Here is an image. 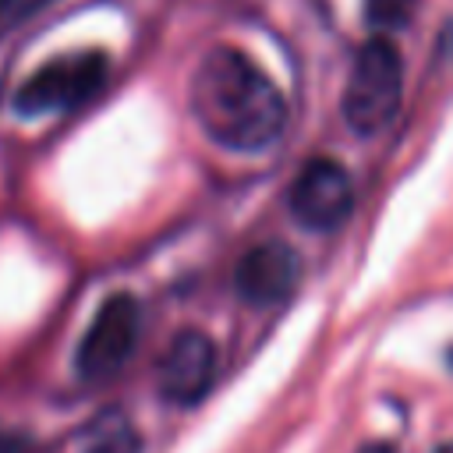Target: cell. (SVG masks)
Returning <instances> with one entry per match:
<instances>
[{
  "instance_id": "7",
  "label": "cell",
  "mask_w": 453,
  "mask_h": 453,
  "mask_svg": "<svg viewBox=\"0 0 453 453\" xmlns=\"http://www.w3.org/2000/svg\"><path fill=\"white\" fill-rule=\"evenodd\" d=\"M301 280V255L283 241H265L251 248L234 273V287L251 304H280L294 294Z\"/></svg>"
},
{
  "instance_id": "11",
  "label": "cell",
  "mask_w": 453,
  "mask_h": 453,
  "mask_svg": "<svg viewBox=\"0 0 453 453\" xmlns=\"http://www.w3.org/2000/svg\"><path fill=\"white\" fill-rule=\"evenodd\" d=\"M28 449H32L28 435L11 432V428H0V453H28Z\"/></svg>"
},
{
  "instance_id": "13",
  "label": "cell",
  "mask_w": 453,
  "mask_h": 453,
  "mask_svg": "<svg viewBox=\"0 0 453 453\" xmlns=\"http://www.w3.org/2000/svg\"><path fill=\"white\" fill-rule=\"evenodd\" d=\"M435 453H453V442H442V446H435Z\"/></svg>"
},
{
  "instance_id": "2",
  "label": "cell",
  "mask_w": 453,
  "mask_h": 453,
  "mask_svg": "<svg viewBox=\"0 0 453 453\" xmlns=\"http://www.w3.org/2000/svg\"><path fill=\"white\" fill-rule=\"evenodd\" d=\"M400 96H403V60L400 50L386 39V35H372L347 74L343 85V120L347 127H354L357 134H375L382 131L396 110H400Z\"/></svg>"
},
{
  "instance_id": "5",
  "label": "cell",
  "mask_w": 453,
  "mask_h": 453,
  "mask_svg": "<svg viewBox=\"0 0 453 453\" xmlns=\"http://www.w3.org/2000/svg\"><path fill=\"white\" fill-rule=\"evenodd\" d=\"M354 209L350 173L333 159H311L290 184V212L308 230H336Z\"/></svg>"
},
{
  "instance_id": "8",
  "label": "cell",
  "mask_w": 453,
  "mask_h": 453,
  "mask_svg": "<svg viewBox=\"0 0 453 453\" xmlns=\"http://www.w3.org/2000/svg\"><path fill=\"white\" fill-rule=\"evenodd\" d=\"M81 453H142V435L124 411L110 407L85 428Z\"/></svg>"
},
{
  "instance_id": "4",
  "label": "cell",
  "mask_w": 453,
  "mask_h": 453,
  "mask_svg": "<svg viewBox=\"0 0 453 453\" xmlns=\"http://www.w3.org/2000/svg\"><path fill=\"white\" fill-rule=\"evenodd\" d=\"M138 333H142V308L131 294H110L99 311L92 315L81 343H78V357L74 368L85 382H103L110 375H117L127 357L138 347Z\"/></svg>"
},
{
  "instance_id": "9",
  "label": "cell",
  "mask_w": 453,
  "mask_h": 453,
  "mask_svg": "<svg viewBox=\"0 0 453 453\" xmlns=\"http://www.w3.org/2000/svg\"><path fill=\"white\" fill-rule=\"evenodd\" d=\"M418 0H365V21L379 32H396L414 18Z\"/></svg>"
},
{
  "instance_id": "10",
  "label": "cell",
  "mask_w": 453,
  "mask_h": 453,
  "mask_svg": "<svg viewBox=\"0 0 453 453\" xmlns=\"http://www.w3.org/2000/svg\"><path fill=\"white\" fill-rule=\"evenodd\" d=\"M46 4H53V0H0V32L11 28V25L28 21V18H32L35 11H42Z\"/></svg>"
},
{
  "instance_id": "1",
  "label": "cell",
  "mask_w": 453,
  "mask_h": 453,
  "mask_svg": "<svg viewBox=\"0 0 453 453\" xmlns=\"http://www.w3.org/2000/svg\"><path fill=\"white\" fill-rule=\"evenodd\" d=\"M191 113L216 145L230 152H258L280 138L287 99L241 50L216 46L202 57L191 78Z\"/></svg>"
},
{
  "instance_id": "14",
  "label": "cell",
  "mask_w": 453,
  "mask_h": 453,
  "mask_svg": "<svg viewBox=\"0 0 453 453\" xmlns=\"http://www.w3.org/2000/svg\"><path fill=\"white\" fill-rule=\"evenodd\" d=\"M449 365H453V350H449Z\"/></svg>"
},
{
  "instance_id": "3",
  "label": "cell",
  "mask_w": 453,
  "mask_h": 453,
  "mask_svg": "<svg viewBox=\"0 0 453 453\" xmlns=\"http://www.w3.org/2000/svg\"><path fill=\"white\" fill-rule=\"evenodd\" d=\"M110 60L103 50H78L35 67L14 92V110L25 117L64 113L88 103L106 85Z\"/></svg>"
},
{
  "instance_id": "12",
  "label": "cell",
  "mask_w": 453,
  "mask_h": 453,
  "mask_svg": "<svg viewBox=\"0 0 453 453\" xmlns=\"http://www.w3.org/2000/svg\"><path fill=\"white\" fill-rule=\"evenodd\" d=\"M361 453H396L393 446H368V449H361Z\"/></svg>"
},
{
  "instance_id": "6",
  "label": "cell",
  "mask_w": 453,
  "mask_h": 453,
  "mask_svg": "<svg viewBox=\"0 0 453 453\" xmlns=\"http://www.w3.org/2000/svg\"><path fill=\"white\" fill-rule=\"evenodd\" d=\"M212 379H216V343L198 329L177 333L159 361L163 400L177 407H191L205 400V393L212 389Z\"/></svg>"
}]
</instances>
